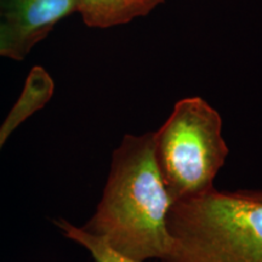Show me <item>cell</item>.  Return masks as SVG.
Returning a JSON list of instances; mask_svg holds the SVG:
<instances>
[{"mask_svg": "<svg viewBox=\"0 0 262 262\" xmlns=\"http://www.w3.org/2000/svg\"><path fill=\"white\" fill-rule=\"evenodd\" d=\"M171 204L155 159L153 133L125 135L112 155L96 211L81 228L131 260L162 261L171 249Z\"/></svg>", "mask_w": 262, "mask_h": 262, "instance_id": "1", "label": "cell"}, {"mask_svg": "<svg viewBox=\"0 0 262 262\" xmlns=\"http://www.w3.org/2000/svg\"><path fill=\"white\" fill-rule=\"evenodd\" d=\"M162 262H262V201L248 191L216 189L173 202Z\"/></svg>", "mask_w": 262, "mask_h": 262, "instance_id": "2", "label": "cell"}, {"mask_svg": "<svg viewBox=\"0 0 262 262\" xmlns=\"http://www.w3.org/2000/svg\"><path fill=\"white\" fill-rule=\"evenodd\" d=\"M155 159L171 202L214 189L228 156L222 118L202 97L182 98L153 133Z\"/></svg>", "mask_w": 262, "mask_h": 262, "instance_id": "3", "label": "cell"}, {"mask_svg": "<svg viewBox=\"0 0 262 262\" xmlns=\"http://www.w3.org/2000/svg\"><path fill=\"white\" fill-rule=\"evenodd\" d=\"M77 10V0H0V14L27 54Z\"/></svg>", "mask_w": 262, "mask_h": 262, "instance_id": "4", "label": "cell"}, {"mask_svg": "<svg viewBox=\"0 0 262 262\" xmlns=\"http://www.w3.org/2000/svg\"><path fill=\"white\" fill-rule=\"evenodd\" d=\"M54 90L50 74L40 66L33 67L18 98L0 124V152L14 131L51 100Z\"/></svg>", "mask_w": 262, "mask_h": 262, "instance_id": "5", "label": "cell"}, {"mask_svg": "<svg viewBox=\"0 0 262 262\" xmlns=\"http://www.w3.org/2000/svg\"><path fill=\"white\" fill-rule=\"evenodd\" d=\"M163 0H77L85 25L110 28L149 14Z\"/></svg>", "mask_w": 262, "mask_h": 262, "instance_id": "6", "label": "cell"}, {"mask_svg": "<svg viewBox=\"0 0 262 262\" xmlns=\"http://www.w3.org/2000/svg\"><path fill=\"white\" fill-rule=\"evenodd\" d=\"M55 224L63 232L64 237L83 247L91 255L95 262H140L118 254L101 239L88 233L81 227L72 225L71 222L58 219L55 221Z\"/></svg>", "mask_w": 262, "mask_h": 262, "instance_id": "7", "label": "cell"}, {"mask_svg": "<svg viewBox=\"0 0 262 262\" xmlns=\"http://www.w3.org/2000/svg\"><path fill=\"white\" fill-rule=\"evenodd\" d=\"M26 55L27 52L22 48L12 28L6 22L4 16L0 14V56L21 61Z\"/></svg>", "mask_w": 262, "mask_h": 262, "instance_id": "8", "label": "cell"}, {"mask_svg": "<svg viewBox=\"0 0 262 262\" xmlns=\"http://www.w3.org/2000/svg\"><path fill=\"white\" fill-rule=\"evenodd\" d=\"M248 192L250 193L251 195H254L255 198L261 199V201H262V191H248Z\"/></svg>", "mask_w": 262, "mask_h": 262, "instance_id": "9", "label": "cell"}]
</instances>
